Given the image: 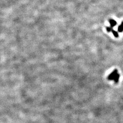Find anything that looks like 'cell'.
<instances>
[{
    "mask_svg": "<svg viewBox=\"0 0 123 123\" xmlns=\"http://www.w3.org/2000/svg\"><path fill=\"white\" fill-rule=\"evenodd\" d=\"M112 32L113 34H114V35L115 37H119V34H118V32H117L116 31H114V30H112Z\"/></svg>",
    "mask_w": 123,
    "mask_h": 123,
    "instance_id": "obj_4",
    "label": "cell"
},
{
    "mask_svg": "<svg viewBox=\"0 0 123 123\" xmlns=\"http://www.w3.org/2000/svg\"><path fill=\"white\" fill-rule=\"evenodd\" d=\"M119 77H120V75L119 74H117L116 75H115V77L114 79V80H113L115 84H117L119 82Z\"/></svg>",
    "mask_w": 123,
    "mask_h": 123,
    "instance_id": "obj_3",
    "label": "cell"
},
{
    "mask_svg": "<svg viewBox=\"0 0 123 123\" xmlns=\"http://www.w3.org/2000/svg\"><path fill=\"white\" fill-rule=\"evenodd\" d=\"M113 28L111 27H106V30L108 32H110L112 31L113 30Z\"/></svg>",
    "mask_w": 123,
    "mask_h": 123,
    "instance_id": "obj_6",
    "label": "cell"
},
{
    "mask_svg": "<svg viewBox=\"0 0 123 123\" xmlns=\"http://www.w3.org/2000/svg\"><path fill=\"white\" fill-rule=\"evenodd\" d=\"M109 22L110 23V27H112V28L114 27L117 24L116 22L114 20H113V19H110L109 20Z\"/></svg>",
    "mask_w": 123,
    "mask_h": 123,
    "instance_id": "obj_2",
    "label": "cell"
},
{
    "mask_svg": "<svg viewBox=\"0 0 123 123\" xmlns=\"http://www.w3.org/2000/svg\"><path fill=\"white\" fill-rule=\"evenodd\" d=\"M118 30L119 32H122L123 31V26L122 25H120L119 26L118 28Z\"/></svg>",
    "mask_w": 123,
    "mask_h": 123,
    "instance_id": "obj_5",
    "label": "cell"
},
{
    "mask_svg": "<svg viewBox=\"0 0 123 123\" xmlns=\"http://www.w3.org/2000/svg\"><path fill=\"white\" fill-rule=\"evenodd\" d=\"M121 25H122L123 26V21L122 22V23H121Z\"/></svg>",
    "mask_w": 123,
    "mask_h": 123,
    "instance_id": "obj_7",
    "label": "cell"
},
{
    "mask_svg": "<svg viewBox=\"0 0 123 123\" xmlns=\"http://www.w3.org/2000/svg\"><path fill=\"white\" fill-rule=\"evenodd\" d=\"M117 74H118V70L117 69H114V70L109 75L108 77V79L109 80H113L115 75Z\"/></svg>",
    "mask_w": 123,
    "mask_h": 123,
    "instance_id": "obj_1",
    "label": "cell"
}]
</instances>
